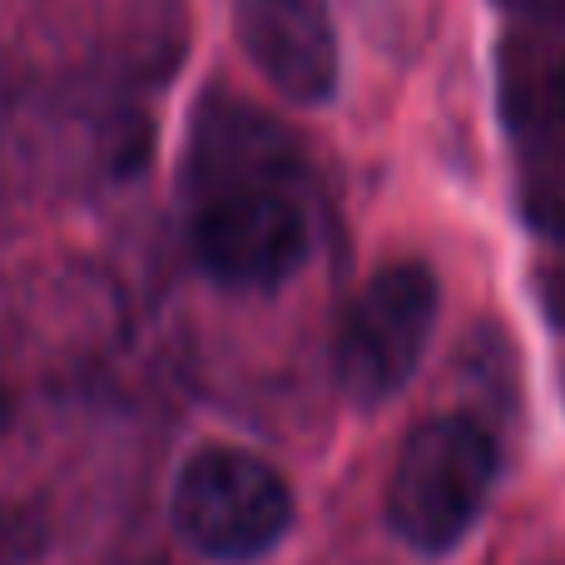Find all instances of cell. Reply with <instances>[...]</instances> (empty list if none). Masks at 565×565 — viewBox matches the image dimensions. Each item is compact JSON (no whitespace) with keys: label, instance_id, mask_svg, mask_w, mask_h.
Listing matches in <instances>:
<instances>
[{"label":"cell","instance_id":"1","mask_svg":"<svg viewBox=\"0 0 565 565\" xmlns=\"http://www.w3.org/2000/svg\"><path fill=\"white\" fill-rule=\"evenodd\" d=\"M501 477L497 437L477 417H431L402 441L387 481V526L417 556H447L471 536Z\"/></svg>","mask_w":565,"mask_h":565},{"label":"cell","instance_id":"2","mask_svg":"<svg viewBox=\"0 0 565 565\" xmlns=\"http://www.w3.org/2000/svg\"><path fill=\"white\" fill-rule=\"evenodd\" d=\"M174 531L204 561L248 565L288 536L292 491L278 467L238 447H199L174 477Z\"/></svg>","mask_w":565,"mask_h":565},{"label":"cell","instance_id":"3","mask_svg":"<svg viewBox=\"0 0 565 565\" xmlns=\"http://www.w3.org/2000/svg\"><path fill=\"white\" fill-rule=\"evenodd\" d=\"M441 288L427 264H387L352 298L338 332V387L358 407H382L412 382L431 342Z\"/></svg>","mask_w":565,"mask_h":565},{"label":"cell","instance_id":"4","mask_svg":"<svg viewBox=\"0 0 565 565\" xmlns=\"http://www.w3.org/2000/svg\"><path fill=\"white\" fill-rule=\"evenodd\" d=\"M189 248L214 282L264 292L308 264L312 224L282 184H238L199 199Z\"/></svg>","mask_w":565,"mask_h":565},{"label":"cell","instance_id":"5","mask_svg":"<svg viewBox=\"0 0 565 565\" xmlns=\"http://www.w3.org/2000/svg\"><path fill=\"white\" fill-rule=\"evenodd\" d=\"M234 25L258 75L292 105L338 95L342 50L328 0H234Z\"/></svg>","mask_w":565,"mask_h":565},{"label":"cell","instance_id":"6","mask_svg":"<svg viewBox=\"0 0 565 565\" xmlns=\"http://www.w3.org/2000/svg\"><path fill=\"white\" fill-rule=\"evenodd\" d=\"M551 109H556V119H561V125H565V55L556 60V70H551Z\"/></svg>","mask_w":565,"mask_h":565},{"label":"cell","instance_id":"7","mask_svg":"<svg viewBox=\"0 0 565 565\" xmlns=\"http://www.w3.org/2000/svg\"><path fill=\"white\" fill-rule=\"evenodd\" d=\"M10 427V397H6V387H0V431Z\"/></svg>","mask_w":565,"mask_h":565}]
</instances>
